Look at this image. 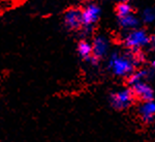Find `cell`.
Listing matches in <instances>:
<instances>
[{
	"instance_id": "12",
	"label": "cell",
	"mask_w": 155,
	"mask_h": 142,
	"mask_svg": "<svg viewBox=\"0 0 155 142\" xmlns=\"http://www.w3.org/2000/svg\"><path fill=\"white\" fill-rule=\"evenodd\" d=\"M130 12H131V7L127 3H119L118 6H117V14H118L120 18H123V17L130 15Z\"/></svg>"
},
{
	"instance_id": "3",
	"label": "cell",
	"mask_w": 155,
	"mask_h": 142,
	"mask_svg": "<svg viewBox=\"0 0 155 142\" xmlns=\"http://www.w3.org/2000/svg\"><path fill=\"white\" fill-rule=\"evenodd\" d=\"M149 43V36L143 30H134L125 39V44L127 47L132 49H137L139 47L146 46Z\"/></svg>"
},
{
	"instance_id": "15",
	"label": "cell",
	"mask_w": 155,
	"mask_h": 142,
	"mask_svg": "<svg viewBox=\"0 0 155 142\" xmlns=\"http://www.w3.org/2000/svg\"><path fill=\"white\" fill-rule=\"evenodd\" d=\"M118 1H120L121 3H126V2L128 1V0H118Z\"/></svg>"
},
{
	"instance_id": "1",
	"label": "cell",
	"mask_w": 155,
	"mask_h": 142,
	"mask_svg": "<svg viewBox=\"0 0 155 142\" xmlns=\"http://www.w3.org/2000/svg\"><path fill=\"white\" fill-rule=\"evenodd\" d=\"M136 61L134 57L119 56L114 53L110 58L109 66L112 72L117 76H128L134 72Z\"/></svg>"
},
{
	"instance_id": "8",
	"label": "cell",
	"mask_w": 155,
	"mask_h": 142,
	"mask_svg": "<svg viewBox=\"0 0 155 142\" xmlns=\"http://www.w3.org/2000/svg\"><path fill=\"white\" fill-rule=\"evenodd\" d=\"M107 48H109V42L106 37L104 36H97L93 42V46H92V53L94 54V57L98 58V57L104 56L107 53Z\"/></svg>"
},
{
	"instance_id": "13",
	"label": "cell",
	"mask_w": 155,
	"mask_h": 142,
	"mask_svg": "<svg viewBox=\"0 0 155 142\" xmlns=\"http://www.w3.org/2000/svg\"><path fill=\"white\" fill-rule=\"evenodd\" d=\"M143 18L145 20V22H147V23H150V22L154 21L155 20V11L154 9H151V8L146 9L143 14Z\"/></svg>"
},
{
	"instance_id": "7",
	"label": "cell",
	"mask_w": 155,
	"mask_h": 142,
	"mask_svg": "<svg viewBox=\"0 0 155 142\" xmlns=\"http://www.w3.org/2000/svg\"><path fill=\"white\" fill-rule=\"evenodd\" d=\"M64 23L71 29L79 28L82 24V12L77 8L68 9L64 15Z\"/></svg>"
},
{
	"instance_id": "14",
	"label": "cell",
	"mask_w": 155,
	"mask_h": 142,
	"mask_svg": "<svg viewBox=\"0 0 155 142\" xmlns=\"http://www.w3.org/2000/svg\"><path fill=\"white\" fill-rule=\"evenodd\" d=\"M148 44H151L152 46L155 47V36L149 37V43H148Z\"/></svg>"
},
{
	"instance_id": "2",
	"label": "cell",
	"mask_w": 155,
	"mask_h": 142,
	"mask_svg": "<svg viewBox=\"0 0 155 142\" xmlns=\"http://www.w3.org/2000/svg\"><path fill=\"white\" fill-rule=\"evenodd\" d=\"M134 96L131 89H123L113 93L110 98V103L116 110H124L131 105Z\"/></svg>"
},
{
	"instance_id": "17",
	"label": "cell",
	"mask_w": 155,
	"mask_h": 142,
	"mask_svg": "<svg viewBox=\"0 0 155 142\" xmlns=\"http://www.w3.org/2000/svg\"><path fill=\"white\" fill-rule=\"evenodd\" d=\"M154 128H155V124H154Z\"/></svg>"
},
{
	"instance_id": "10",
	"label": "cell",
	"mask_w": 155,
	"mask_h": 142,
	"mask_svg": "<svg viewBox=\"0 0 155 142\" xmlns=\"http://www.w3.org/2000/svg\"><path fill=\"white\" fill-rule=\"evenodd\" d=\"M148 77V72L147 71H137L136 73H131L129 75L128 83L130 85H134L140 82H144V79Z\"/></svg>"
},
{
	"instance_id": "6",
	"label": "cell",
	"mask_w": 155,
	"mask_h": 142,
	"mask_svg": "<svg viewBox=\"0 0 155 142\" xmlns=\"http://www.w3.org/2000/svg\"><path fill=\"white\" fill-rule=\"evenodd\" d=\"M101 9L95 4H90L82 12V24L90 26L98 20Z\"/></svg>"
},
{
	"instance_id": "11",
	"label": "cell",
	"mask_w": 155,
	"mask_h": 142,
	"mask_svg": "<svg viewBox=\"0 0 155 142\" xmlns=\"http://www.w3.org/2000/svg\"><path fill=\"white\" fill-rule=\"evenodd\" d=\"M120 24L124 28H134L139 25V20L132 15H128L123 18H120Z\"/></svg>"
},
{
	"instance_id": "4",
	"label": "cell",
	"mask_w": 155,
	"mask_h": 142,
	"mask_svg": "<svg viewBox=\"0 0 155 142\" xmlns=\"http://www.w3.org/2000/svg\"><path fill=\"white\" fill-rule=\"evenodd\" d=\"M131 91L134 96H137L143 102L146 101H153L154 99V91L148 84L145 82H140L131 86Z\"/></svg>"
},
{
	"instance_id": "5",
	"label": "cell",
	"mask_w": 155,
	"mask_h": 142,
	"mask_svg": "<svg viewBox=\"0 0 155 142\" xmlns=\"http://www.w3.org/2000/svg\"><path fill=\"white\" fill-rule=\"evenodd\" d=\"M139 115L144 123H151L155 118V102H143L139 107Z\"/></svg>"
},
{
	"instance_id": "16",
	"label": "cell",
	"mask_w": 155,
	"mask_h": 142,
	"mask_svg": "<svg viewBox=\"0 0 155 142\" xmlns=\"http://www.w3.org/2000/svg\"><path fill=\"white\" fill-rule=\"evenodd\" d=\"M152 66H153V69H155V60L153 61V63H152Z\"/></svg>"
},
{
	"instance_id": "9",
	"label": "cell",
	"mask_w": 155,
	"mask_h": 142,
	"mask_svg": "<svg viewBox=\"0 0 155 142\" xmlns=\"http://www.w3.org/2000/svg\"><path fill=\"white\" fill-rule=\"evenodd\" d=\"M78 51L79 54L85 59H89L92 55V46L88 42L82 41L80 42L79 46H78Z\"/></svg>"
}]
</instances>
